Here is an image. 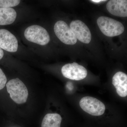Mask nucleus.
<instances>
[{"instance_id":"obj_4","label":"nucleus","mask_w":127,"mask_h":127,"mask_svg":"<svg viewBox=\"0 0 127 127\" xmlns=\"http://www.w3.org/2000/svg\"><path fill=\"white\" fill-rule=\"evenodd\" d=\"M79 105L83 111L94 116L102 115L106 109L105 105L101 101L92 97L82 98L80 100Z\"/></svg>"},{"instance_id":"obj_2","label":"nucleus","mask_w":127,"mask_h":127,"mask_svg":"<svg viewBox=\"0 0 127 127\" xmlns=\"http://www.w3.org/2000/svg\"><path fill=\"white\" fill-rule=\"evenodd\" d=\"M98 26L105 35L114 37L119 35L124 32L123 25L120 22L106 16H101L97 20Z\"/></svg>"},{"instance_id":"obj_7","label":"nucleus","mask_w":127,"mask_h":127,"mask_svg":"<svg viewBox=\"0 0 127 127\" xmlns=\"http://www.w3.org/2000/svg\"><path fill=\"white\" fill-rule=\"evenodd\" d=\"M70 27L77 39L83 43H90L92 39L91 32L85 23L79 20L72 21Z\"/></svg>"},{"instance_id":"obj_12","label":"nucleus","mask_w":127,"mask_h":127,"mask_svg":"<svg viewBox=\"0 0 127 127\" xmlns=\"http://www.w3.org/2000/svg\"><path fill=\"white\" fill-rule=\"evenodd\" d=\"M62 118L57 113L47 114L44 117L41 127H61Z\"/></svg>"},{"instance_id":"obj_13","label":"nucleus","mask_w":127,"mask_h":127,"mask_svg":"<svg viewBox=\"0 0 127 127\" xmlns=\"http://www.w3.org/2000/svg\"><path fill=\"white\" fill-rule=\"evenodd\" d=\"M20 1L19 0H0V7H14L18 5Z\"/></svg>"},{"instance_id":"obj_8","label":"nucleus","mask_w":127,"mask_h":127,"mask_svg":"<svg viewBox=\"0 0 127 127\" xmlns=\"http://www.w3.org/2000/svg\"><path fill=\"white\" fill-rule=\"evenodd\" d=\"M18 47V41L16 37L8 30H0V48L9 52H15Z\"/></svg>"},{"instance_id":"obj_1","label":"nucleus","mask_w":127,"mask_h":127,"mask_svg":"<svg viewBox=\"0 0 127 127\" xmlns=\"http://www.w3.org/2000/svg\"><path fill=\"white\" fill-rule=\"evenodd\" d=\"M7 92L11 98L18 104L25 103L27 101L28 92L24 83L18 78L11 79L6 84Z\"/></svg>"},{"instance_id":"obj_3","label":"nucleus","mask_w":127,"mask_h":127,"mask_svg":"<svg viewBox=\"0 0 127 127\" xmlns=\"http://www.w3.org/2000/svg\"><path fill=\"white\" fill-rule=\"evenodd\" d=\"M24 35L28 40L41 45H47L50 40L46 30L38 25H32L28 27L25 30Z\"/></svg>"},{"instance_id":"obj_14","label":"nucleus","mask_w":127,"mask_h":127,"mask_svg":"<svg viewBox=\"0 0 127 127\" xmlns=\"http://www.w3.org/2000/svg\"><path fill=\"white\" fill-rule=\"evenodd\" d=\"M7 82V78L2 70L0 68V90L4 87Z\"/></svg>"},{"instance_id":"obj_15","label":"nucleus","mask_w":127,"mask_h":127,"mask_svg":"<svg viewBox=\"0 0 127 127\" xmlns=\"http://www.w3.org/2000/svg\"><path fill=\"white\" fill-rule=\"evenodd\" d=\"M4 52L1 48H0V60L4 56Z\"/></svg>"},{"instance_id":"obj_9","label":"nucleus","mask_w":127,"mask_h":127,"mask_svg":"<svg viewBox=\"0 0 127 127\" xmlns=\"http://www.w3.org/2000/svg\"><path fill=\"white\" fill-rule=\"evenodd\" d=\"M106 7L109 13L113 15L127 16V0H111L107 3Z\"/></svg>"},{"instance_id":"obj_6","label":"nucleus","mask_w":127,"mask_h":127,"mask_svg":"<svg viewBox=\"0 0 127 127\" xmlns=\"http://www.w3.org/2000/svg\"><path fill=\"white\" fill-rule=\"evenodd\" d=\"M62 72L65 77L76 81L84 79L87 75L86 69L75 62L64 65L62 67Z\"/></svg>"},{"instance_id":"obj_11","label":"nucleus","mask_w":127,"mask_h":127,"mask_svg":"<svg viewBox=\"0 0 127 127\" xmlns=\"http://www.w3.org/2000/svg\"><path fill=\"white\" fill-rule=\"evenodd\" d=\"M17 13L11 7H0V25H10L15 21Z\"/></svg>"},{"instance_id":"obj_5","label":"nucleus","mask_w":127,"mask_h":127,"mask_svg":"<svg viewBox=\"0 0 127 127\" xmlns=\"http://www.w3.org/2000/svg\"><path fill=\"white\" fill-rule=\"evenodd\" d=\"M54 32L58 38L65 44L75 45L77 42V39L71 28L64 21L57 22L54 26Z\"/></svg>"},{"instance_id":"obj_10","label":"nucleus","mask_w":127,"mask_h":127,"mask_svg":"<svg viewBox=\"0 0 127 127\" xmlns=\"http://www.w3.org/2000/svg\"><path fill=\"white\" fill-rule=\"evenodd\" d=\"M112 84L120 96L125 97L127 95V75L122 72H118L112 78Z\"/></svg>"},{"instance_id":"obj_16","label":"nucleus","mask_w":127,"mask_h":127,"mask_svg":"<svg viewBox=\"0 0 127 127\" xmlns=\"http://www.w3.org/2000/svg\"><path fill=\"white\" fill-rule=\"evenodd\" d=\"M106 0H91V1H92V2H96V3H98V2H103V1H105Z\"/></svg>"}]
</instances>
